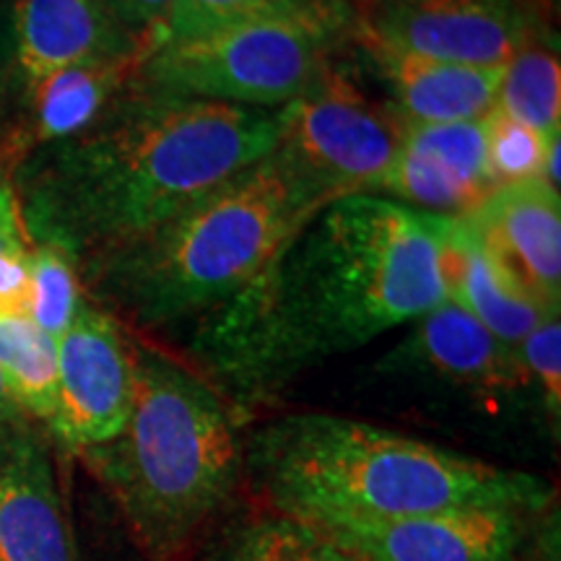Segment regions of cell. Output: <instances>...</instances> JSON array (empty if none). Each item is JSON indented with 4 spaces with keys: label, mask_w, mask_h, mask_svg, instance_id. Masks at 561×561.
<instances>
[{
    "label": "cell",
    "mask_w": 561,
    "mask_h": 561,
    "mask_svg": "<svg viewBox=\"0 0 561 561\" xmlns=\"http://www.w3.org/2000/svg\"><path fill=\"white\" fill-rule=\"evenodd\" d=\"M81 284L76 261L53 244H34L26 314L34 325L58 341L81 307Z\"/></svg>",
    "instance_id": "cell-23"
},
{
    "label": "cell",
    "mask_w": 561,
    "mask_h": 561,
    "mask_svg": "<svg viewBox=\"0 0 561 561\" xmlns=\"http://www.w3.org/2000/svg\"><path fill=\"white\" fill-rule=\"evenodd\" d=\"M19 403L13 401L9 385H5L3 375H0V430H5V426H11L13 421L19 416Z\"/></svg>",
    "instance_id": "cell-28"
},
{
    "label": "cell",
    "mask_w": 561,
    "mask_h": 561,
    "mask_svg": "<svg viewBox=\"0 0 561 561\" xmlns=\"http://www.w3.org/2000/svg\"><path fill=\"white\" fill-rule=\"evenodd\" d=\"M0 561H73V543L45 447L0 430Z\"/></svg>",
    "instance_id": "cell-15"
},
{
    "label": "cell",
    "mask_w": 561,
    "mask_h": 561,
    "mask_svg": "<svg viewBox=\"0 0 561 561\" xmlns=\"http://www.w3.org/2000/svg\"><path fill=\"white\" fill-rule=\"evenodd\" d=\"M219 561H367L328 536L318 525L297 517L252 523L231 538Z\"/></svg>",
    "instance_id": "cell-21"
},
{
    "label": "cell",
    "mask_w": 561,
    "mask_h": 561,
    "mask_svg": "<svg viewBox=\"0 0 561 561\" xmlns=\"http://www.w3.org/2000/svg\"><path fill=\"white\" fill-rule=\"evenodd\" d=\"M250 471L273 507L312 525L450 510L528 512L551 496L530 473L331 413H297L257 432Z\"/></svg>",
    "instance_id": "cell-3"
},
{
    "label": "cell",
    "mask_w": 561,
    "mask_h": 561,
    "mask_svg": "<svg viewBox=\"0 0 561 561\" xmlns=\"http://www.w3.org/2000/svg\"><path fill=\"white\" fill-rule=\"evenodd\" d=\"M403 367H416L460 388L500 396L528 385V371L515 348L491 335L453 299L421 314L411 339L398 348Z\"/></svg>",
    "instance_id": "cell-16"
},
{
    "label": "cell",
    "mask_w": 561,
    "mask_h": 561,
    "mask_svg": "<svg viewBox=\"0 0 561 561\" xmlns=\"http://www.w3.org/2000/svg\"><path fill=\"white\" fill-rule=\"evenodd\" d=\"M530 385L541 388L546 411L553 421L561 413V325L559 318L543 320L517 348Z\"/></svg>",
    "instance_id": "cell-26"
},
{
    "label": "cell",
    "mask_w": 561,
    "mask_h": 561,
    "mask_svg": "<svg viewBox=\"0 0 561 561\" xmlns=\"http://www.w3.org/2000/svg\"><path fill=\"white\" fill-rule=\"evenodd\" d=\"M318 528L367 561H520L523 549L512 510H450Z\"/></svg>",
    "instance_id": "cell-11"
},
{
    "label": "cell",
    "mask_w": 561,
    "mask_h": 561,
    "mask_svg": "<svg viewBox=\"0 0 561 561\" xmlns=\"http://www.w3.org/2000/svg\"><path fill=\"white\" fill-rule=\"evenodd\" d=\"M430 221L439 244L447 299L473 314L504 346L517 351L543 320L559 318L510 278L468 216L430 214Z\"/></svg>",
    "instance_id": "cell-14"
},
{
    "label": "cell",
    "mask_w": 561,
    "mask_h": 561,
    "mask_svg": "<svg viewBox=\"0 0 561 561\" xmlns=\"http://www.w3.org/2000/svg\"><path fill=\"white\" fill-rule=\"evenodd\" d=\"M100 3L123 30L144 39L164 19L172 0H100Z\"/></svg>",
    "instance_id": "cell-27"
},
{
    "label": "cell",
    "mask_w": 561,
    "mask_h": 561,
    "mask_svg": "<svg viewBox=\"0 0 561 561\" xmlns=\"http://www.w3.org/2000/svg\"><path fill=\"white\" fill-rule=\"evenodd\" d=\"M278 115L276 153L328 201L377 193L405 121L328 62Z\"/></svg>",
    "instance_id": "cell-7"
},
{
    "label": "cell",
    "mask_w": 561,
    "mask_h": 561,
    "mask_svg": "<svg viewBox=\"0 0 561 561\" xmlns=\"http://www.w3.org/2000/svg\"><path fill=\"white\" fill-rule=\"evenodd\" d=\"M354 34L421 58L504 68L528 42V21L517 0H380Z\"/></svg>",
    "instance_id": "cell-8"
},
{
    "label": "cell",
    "mask_w": 561,
    "mask_h": 561,
    "mask_svg": "<svg viewBox=\"0 0 561 561\" xmlns=\"http://www.w3.org/2000/svg\"><path fill=\"white\" fill-rule=\"evenodd\" d=\"M123 432L91 447L100 473L153 551H172L229 500L242 453L227 401L167 354L130 348Z\"/></svg>",
    "instance_id": "cell-5"
},
{
    "label": "cell",
    "mask_w": 561,
    "mask_h": 561,
    "mask_svg": "<svg viewBox=\"0 0 561 561\" xmlns=\"http://www.w3.org/2000/svg\"><path fill=\"white\" fill-rule=\"evenodd\" d=\"M133 401V354L110 314L81 301L58 339L53 432L73 450L107 445L123 432Z\"/></svg>",
    "instance_id": "cell-9"
},
{
    "label": "cell",
    "mask_w": 561,
    "mask_h": 561,
    "mask_svg": "<svg viewBox=\"0 0 561 561\" xmlns=\"http://www.w3.org/2000/svg\"><path fill=\"white\" fill-rule=\"evenodd\" d=\"M0 375L19 409L50 421L58 396V341L26 312L0 310Z\"/></svg>",
    "instance_id": "cell-19"
},
{
    "label": "cell",
    "mask_w": 561,
    "mask_h": 561,
    "mask_svg": "<svg viewBox=\"0 0 561 561\" xmlns=\"http://www.w3.org/2000/svg\"><path fill=\"white\" fill-rule=\"evenodd\" d=\"M496 263L546 310L561 301V203L541 178L500 185L466 214Z\"/></svg>",
    "instance_id": "cell-12"
},
{
    "label": "cell",
    "mask_w": 561,
    "mask_h": 561,
    "mask_svg": "<svg viewBox=\"0 0 561 561\" xmlns=\"http://www.w3.org/2000/svg\"><path fill=\"white\" fill-rule=\"evenodd\" d=\"M549 144L551 140L496 107L486 115V159L500 185L541 178Z\"/></svg>",
    "instance_id": "cell-24"
},
{
    "label": "cell",
    "mask_w": 561,
    "mask_h": 561,
    "mask_svg": "<svg viewBox=\"0 0 561 561\" xmlns=\"http://www.w3.org/2000/svg\"><path fill=\"white\" fill-rule=\"evenodd\" d=\"M351 30L346 0H312L276 13L161 47L140 62L136 89L237 104L284 107L331 62Z\"/></svg>",
    "instance_id": "cell-6"
},
{
    "label": "cell",
    "mask_w": 561,
    "mask_h": 561,
    "mask_svg": "<svg viewBox=\"0 0 561 561\" xmlns=\"http://www.w3.org/2000/svg\"><path fill=\"white\" fill-rule=\"evenodd\" d=\"M271 110L140 91L58 140L19 201L32 242L89 263L128 250L276 149Z\"/></svg>",
    "instance_id": "cell-2"
},
{
    "label": "cell",
    "mask_w": 561,
    "mask_h": 561,
    "mask_svg": "<svg viewBox=\"0 0 561 561\" xmlns=\"http://www.w3.org/2000/svg\"><path fill=\"white\" fill-rule=\"evenodd\" d=\"M496 187L483 117L473 123H405L396 159L377 191L424 214L466 216Z\"/></svg>",
    "instance_id": "cell-10"
},
{
    "label": "cell",
    "mask_w": 561,
    "mask_h": 561,
    "mask_svg": "<svg viewBox=\"0 0 561 561\" xmlns=\"http://www.w3.org/2000/svg\"><path fill=\"white\" fill-rule=\"evenodd\" d=\"M13 66L26 94L62 68L140 58V39L123 30L100 0H16L11 16Z\"/></svg>",
    "instance_id": "cell-13"
},
{
    "label": "cell",
    "mask_w": 561,
    "mask_h": 561,
    "mask_svg": "<svg viewBox=\"0 0 561 561\" xmlns=\"http://www.w3.org/2000/svg\"><path fill=\"white\" fill-rule=\"evenodd\" d=\"M346 3H348V0H346Z\"/></svg>",
    "instance_id": "cell-29"
},
{
    "label": "cell",
    "mask_w": 561,
    "mask_h": 561,
    "mask_svg": "<svg viewBox=\"0 0 561 561\" xmlns=\"http://www.w3.org/2000/svg\"><path fill=\"white\" fill-rule=\"evenodd\" d=\"M496 110L551 140L561 133V70L557 53L525 42L504 66Z\"/></svg>",
    "instance_id": "cell-20"
},
{
    "label": "cell",
    "mask_w": 561,
    "mask_h": 561,
    "mask_svg": "<svg viewBox=\"0 0 561 561\" xmlns=\"http://www.w3.org/2000/svg\"><path fill=\"white\" fill-rule=\"evenodd\" d=\"M307 3L312 0H172L164 19L140 39V55L146 60L161 47L248 24L255 19L297 11Z\"/></svg>",
    "instance_id": "cell-22"
},
{
    "label": "cell",
    "mask_w": 561,
    "mask_h": 561,
    "mask_svg": "<svg viewBox=\"0 0 561 561\" xmlns=\"http://www.w3.org/2000/svg\"><path fill=\"white\" fill-rule=\"evenodd\" d=\"M362 39V37H359ZM405 123H473L496 107L504 68L462 66L362 39Z\"/></svg>",
    "instance_id": "cell-17"
},
{
    "label": "cell",
    "mask_w": 561,
    "mask_h": 561,
    "mask_svg": "<svg viewBox=\"0 0 561 561\" xmlns=\"http://www.w3.org/2000/svg\"><path fill=\"white\" fill-rule=\"evenodd\" d=\"M32 250L16 193L11 185H0V310L26 312Z\"/></svg>",
    "instance_id": "cell-25"
},
{
    "label": "cell",
    "mask_w": 561,
    "mask_h": 561,
    "mask_svg": "<svg viewBox=\"0 0 561 561\" xmlns=\"http://www.w3.org/2000/svg\"><path fill=\"white\" fill-rule=\"evenodd\" d=\"M328 203L273 149L146 240L91 263V278L151 325L216 310L248 291Z\"/></svg>",
    "instance_id": "cell-4"
},
{
    "label": "cell",
    "mask_w": 561,
    "mask_h": 561,
    "mask_svg": "<svg viewBox=\"0 0 561 561\" xmlns=\"http://www.w3.org/2000/svg\"><path fill=\"white\" fill-rule=\"evenodd\" d=\"M445 299L430 214L346 195L318 210L231 301L214 348L237 380L271 385L416 322Z\"/></svg>",
    "instance_id": "cell-1"
},
{
    "label": "cell",
    "mask_w": 561,
    "mask_h": 561,
    "mask_svg": "<svg viewBox=\"0 0 561 561\" xmlns=\"http://www.w3.org/2000/svg\"><path fill=\"white\" fill-rule=\"evenodd\" d=\"M140 58L96 60L62 68L42 79L26 100L32 107V136L37 144H58L91 128L133 83Z\"/></svg>",
    "instance_id": "cell-18"
}]
</instances>
